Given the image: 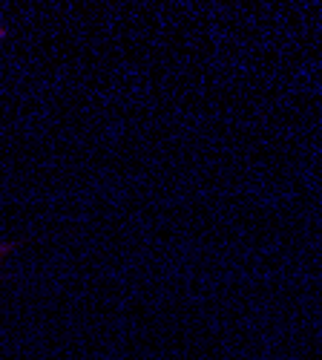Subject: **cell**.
I'll list each match as a JSON object with an SVG mask.
<instances>
[{"label":"cell","mask_w":322,"mask_h":360,"mask_svg":"<svg viewBox=\"0 0 322 360\" xmlns=\"http://www.w3.org/2000/svg\"><path fill=\"white\" fill-rule=\"evenodd\" d=\"M9 254V245H4V243H0V262H4V257Z\"/></svg>","instance_id":"obj_1"}]
</instances>
